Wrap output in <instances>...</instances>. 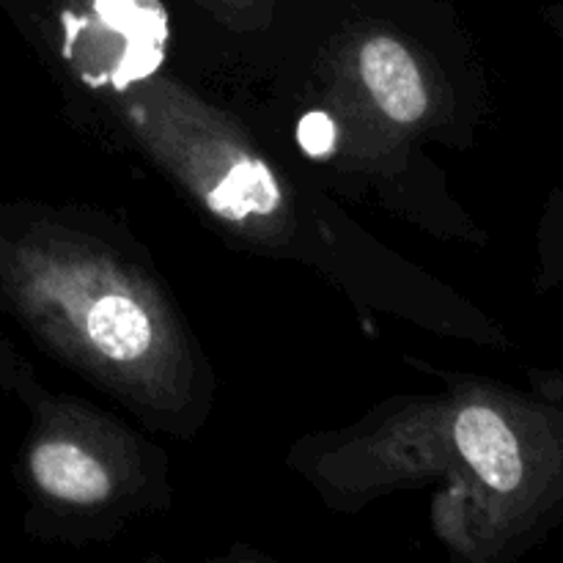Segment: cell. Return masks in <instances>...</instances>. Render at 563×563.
<instances>
[{
    "mask_svg": "<svg viewBox=\"0 0 563 563\" xmlns=\"http://www.w3.org/2000/svg\"><path fill=\"white\" fill-rule=\"evenodd\" d=\"M82 330L102 357L132 363L148 352L154 328L143 306L126 295H102L82 313Z\"/></svg>",
    "mask_w": 563,
    "mask_h": 563,
    "instance_id": "obj_3",
    "label": "cell"
},
{
    "mask_svg": "<svg viewBox=\"0 0 563 563\" xmlns=\"http://www.w3.org/2000/svg\"><path fill=\"white\" fill-rule=\"evenodd\" d=\"M559 25H561V31H563V11L559 14Z\"/></svg>",
    "mask_w": 563,
    "mask_h": 563,
    "instance_id": "obj_6",
    "label": "cell"
},
{
    "mask_svg": "<svg viewBox=\"0 0 563 563\" xmlns=\"http://www.w3.org/2000/svg\"><path fill=\"white\" fill-rule=\"evenodd\" d=\"M31 473L44 493L66 504H99L110 495L108 471L88 451L64 440L38 443L31 454Z\"/></svg>",
    "mask_w": 563,
    "mask_h": 563,
    "instance_id": "obj_2",
    "label": "cell"
},
{
    "mask_svg": "<svg viewBox=\"0 0 563 563\" xmlns=\"http://www.w3.org/2000/svg\"><path fill=\"white\" fill-rule=\"evenodd\" d=\"M209 203L220 218L245 220L251 214H273L280 207V190L267 165L258 159H242L220 179Z\"/></svg>",
    "mask_w": 563,
    "mask_h": 563,
    "instance_id": "obj_4",
    "label": "cell"
},
{
    "mask_svg": "<svg viewBox=\"0 0 563 563\" xmlns=\"http://www.w3.org/2000/svg\"><path fill=\"white\" fill-rule=\"evenodd\" d=\"M361 75L388 119L399 124H416L423 119L429 108L427 86L412 55L396 38L377 36L363 44Z\"/></svg>",
    "mask_w": 563,
    "mask_h": 563,
    "instance_id": "obj_1",
    "label": "cell"
},
{
    "mask_svg": "<svg viewBox=\"0 0 563 563\" xmlns=\"http://www.w3.org/2000/svg\"><path fill=\"white\" fill-rule=\"evenodd\" d=\"M300 143L313 157H324L333 152L335 126L324 113H308L300 124Z\"/></svg>",
    "mask_w": 563,
    "mask_h": 563,
    "instance_id": "obj_5",
    "label": "cell"
}]
</instances>
